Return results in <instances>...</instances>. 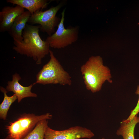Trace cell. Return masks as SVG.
Here are the masks:
<instances>
[{
    "label": "cell",
    "instance_id": "12",
    "mask_svg": "<svg viewBox=\"0 0 139 139\" xmlns=\"http://www.w3.org/2000/svg\"><path fill=\"white\" fill-rule=\"evenodd\" d=\"M139 123V117L136 116L129 122L126 123L122 121L120 126L116 133L118 136L121 135L123 139H135L134 131L135 126Z\"/></svg>",
    "mask_w": 139,
    "mask_h": 139
},
{
    "label": "cell",
    "instance_id": "13",
    "mask_svg": "<svg viewBox=\"0 0 139 139\" xmlns=\"http://www.w3.org/2000/svg\"><path fill=\"white\" fill-rule=\"evenodd\" d=\"M0 89L4 95L3 100L0 105V117L1 119L5 120L6 119L7 113L11 105L17 99L14 94L11 96H8L7 94L8 92L3 87L1 86Z\"/></svg>",
    "mask_w": 139,
    "mask_h": 139
},
{
    "label": "cell",
    "instance_id": "7",
    "mask_svg": "<svg viewBox=\"0 0 139 139\" xmlns=\"http://www.w3.org/2000/svg\"><path fill=\"white\" fill-rule=\"evenodd\" d=\"M94 136L91 130L79 126L61 131L55 130L48 126L45 132L44 139H90Z\"/></svg>",
    "mask_w": 139,
    "mask_h": 139
},
{
    "label": "cell",
    "instance_id": "8",
    "mask_svg": "<svg viewBox=\"0 0 139 139\" xmlns=\"http://www.w3.org/2000/svg\"><path fill=\"white\" fill-rule=\"evenodd\" d=\"M24 11V8L18 5L3 7L0 12V32L8 31L16 18Z\"/></svg>",
    "mask_w": 139,
    "mask_h": 139
},
{
    "label": "cell",
    "instance_id": "1",
    "mask_svg": "<svg viewBox=\"0 0 139 139\" xmlns=\"http://www.w3.org/2000/svg\"><path fill=\"white\" fill-rule=\"evenodd\" d=\"M40 27L27 24L22 31V40L13 39V49L17 54L32 58L37 65L41 64L50 50L48 43L43 40L39 35Z\"/></svg>",
    "mask_w": 139,
    "mask_h": 139
},
{
    "label": "cell",
    "instance_id": "14",
    "mask_svg": "<svg viewBox=\"0 0 139 139\" xmlns=\"http://www.w3.org/2000/svg\"><path fill=\"white\" fill-rule=\"evenodd\" d=\"M47 120L39 121L34 129L22 139H44L45 132L48 127Z\"/></svg>",
    "mask_w": 139,
    "mask_h": 139
},
{
    "label": "cell",
    "instance_id": "6",
    "mask_svg": "<svg viewBox=\"0 0 139 139\" xmlns=\"http://www.w3.org/2000/svg\"><path fill=\"white\" fill-rule=\"evenodd\" d=\"M65 8L61 13V18L56 31L51 35L48 36L46 41L50 47L54 48H64L75 42L78 37V27L65 28L64 22Z\"/></svg>",
    "mask_w": 139,
    "mask_h": 139
},
{
    "label": "cell",
    "instance_id": "2",
    "mask_svg": "<svg viewBox=\"0 0 139 139\" xmlns=\"http://www.w3.org/2000/svg\"><path fill=\"white\" fill-rule=\"evenodd\" d=\"M84 82L87 90L94 93L100 91L103 84L107 81L111 83L110 71L103 65L99 56L90 57L80 67Z\"/></svg>",
    "mask_w": 139,
    "mask_h": 139
},
{
    "label": "cell",
    "instance_id": "4",
    "mask_svg": "<svg viewBox=\"0 0 139 139\" xmlns=\"http://www.w3.org/2000/svg\"><path fill=\"white\" fill-rule=\"evenodd\" d=\"M52 115L49 113L40 115L33 114H25L16 120L9 124L6 126L7 135L6 139H22L32 131L40 121L50 119Z\"/></svg>",
    "mask_w": 139,
    "mask_h": 139
},
{
    "label": "cell",
    "instance_id": "16",
    "mask_svg": "<svg viewBox=\"0 0 139 139\" xmlns=\"http://www.w3.org/2000/svg\"><path fill=\"white\" fill-rule=\"evenodd\" d=\"M101 139H105V138L104 137H103Z\"/></svg>",
    "mask_w": 139,
    "mask_h": 139
},
{
    "label": "cell",
    "instance_id": "11",
    "mask_svg": "<svg viewBox=\"0 0 139 139\" xmlns=\"http://www.w3.org/2000/svg\"><path fill=\"white\" fill-rule=\"evenodd\" d=\"M6 2L26 9L31 15L46 8L49 4L46 0H7Z\"/></svg>",
    "mask_w": 139,
    "mask_h": 139
},
{
    "label": "cell",
    "instance_id": "3",
    "mask_svg": "<svg viewBox=\"0 0 139 139\" xmlns=\"http://www.w3.org/2000/svg\"><path fill=\"white\" fill-rule=\"evenodd\" d=\"M49 54V60L37 74L36 81L33 84H52L71 85L72 81L70 75L64 70L51 50H50Z\"/></svg>",
    "mask_w": 139,
    "mask_h": 139
},
{
    "label": "cell",
    "instance_id": "15",
    "mask_svg": "<svg viewBox=\"0 0 139 139\" xmlns=\"http://www.w3.org/2000/svg\"><path fill=\"white\" fill-rule=\"evenodd\" d=\"M135 93L136 94L138 95L139 96L138 102L135 108L131 110L130 114L128 118L122 120L126 123H128L130 122L139 112V85L137 86Z\"/></svg>",
    "mask_w": 139,
    "mask_h": 139
},
{
    "label": "cell",
    "instance_id": "10",
    "mask_svg": "<svg viewBox=\"0 0 139 139\" xmlns=\"http://www.w3.org/2000/svg\"><path fill=\"white\" fill-rule=\"evenodd\" d=\"M31 15L28 11H25L16 19L12 27L8 31L13 39L20 41L22 40L23 31Z\"/></svg>",
    "mask_w": 139,
    "mask_h": 139
},
{
    "label": "cell",
    "instance_id": "5",
    "mask_svg": "<svg viewBox=\"0 0 139 139\" xmlns=\"http://www.w3.org/2000/svg\"><path fill=\"white\" fill-rule=\"evenodd\" d=\"M64 4L62 1L45 11H37L31 15L28 22L32 24H39L41 31L51 36L55 32V28L58 27L60 21L61 19L56 16V14Z\"/></svg>",
    "mask_w": 139,
    "mask_h": 139
},
{
    "label": "cell",
    "instance_id": "9",
    "mask_svg": "<svg viewBox=\"0 0 139 139\" xmlns=\"http://www.w3.org/2000/svg\"><path fill=\"white\" fill-rule=\"evenodd\" d=\"M21 79L20 75L15 73L12 75V80L7 82L6 89L8 92H13L16 95L18 103L23 98L28 97H36L37 95L32 92L31 89L34 85L31 84L28 86H24L19 81Z\"/></svg>",
    "mask_w": 139,
    "mask_h": 139
}]
</instances>
